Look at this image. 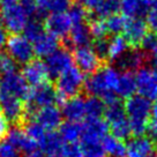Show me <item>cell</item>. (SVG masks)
Returning <instances> with one entry per match:
<instances>
[{
    "instance_id": "1",
    "label": "cell",
    "mask_w": 157,
    "mask_h": 157,
    "mask_svg": "<svg viewBox=\"0 0 157 157\" xmlns=\"http://www.w3.org/2000/svg\"><path fill=\"white\" fill-rule=\"evenodd\" d=\"M119 71L114 66L108 65L96 71L84 82V88L94 97L102 99L104 105H110L118 101L114 89L119 80Z\"/></svg>"
},
{
    "instance_id": "2",
    "label": "cell",
    "mask_w": 157,
    "mask_h": 157,
    "mask_svg": "<svg viewBox=\"0 0 157 157\" xmlns=\"http://www.w3.org/2000/svg\"><path fill=\"white\" fill-rule=\"evenodd\" d=\"M124 109L129 123L131 133L135 136H143L147 132L149 118L151 116V101L141 95H134L126 99Z\"/></svg>"
},
{
    "instance_id": "3",
    "label": "cell",
    "mask_w": 157,
    "mask_h": 157,
    "mask_svg": "<svg viewBox=\"0 0 157 157\" xmlns=\"http://www.w3.org/2000/svg\"><path fill=\"white\" fill-rule=\"evenodd\" d=\"M86 78L84 74L76 67L72 66L57 78V95L58 102H63L68 98L78 96L83 88Z\"/></svg>"
},
{
    "instance_id": "4",
    "label": "cell",
    "mask_w": 157,
    "mask_h": 157,
    "mask_svg": "<svg viewBox=\"0 0 157 157\" xmlns=\"http://www.w3.org/2000/svg\"><path fill=\"white\" fill-rule=\"evenodd\" d=\"M104 114L106 119L105 121L108 123L109 129H111L113 136L119 140H125L132 134L125 109L119 101L106 105Z\"/></svg>"
},
{
    "instance_id": "5",
    "label": "cell",
    "mask_w": 157,
    "mask_h": 157,
    "mask_svg": "<svg viewBox=\"0 0 157 157\" xmlns=\"http://www.w3.org/2000/svg\"><path fill=\"white\" fill-rule=\"evenodd\" d=\"M6 49H7V54L16 64L27 65L33 60L35 56L33 43L25 35L21 34L10 36L6 43Z\"/></svg>"
},
{
    "instance_id": "6",
    "label": "cell",
    "mask_w": 157,
    "mask_h": 157,
    "mask_svg": "<svg viewBox=\"0 0 157 157\" xmlns=\"http://www.w3.org/2000/svg\"><path fill=\"white\" fill-rule=\"evenodd\" d=\"M25 101L28 111L30 113H35L39 109L53 105L54 102L58 101V95L57 90L51 84L45 82L43 84L33 87V89H29Z\"/></svg>"
},
{
    "instance_id": "7",
    "label": "cell",
    "mask_w": 157,
    "mask_h": 157,
    "mask_svg": "<svg viewBox=\"0 0 157 157\" xmlns=\"http://www.w3.org/2000/svg\"><path fill=\"white\" fill-rule=\"evenodd\" d=\"M28 21H29L28 16L25 15L17 2L1 7L0 22L7 31L12 33L13 35L20 34V31H23Z\"/></svg>"
},
{
    "instance_id": "8",
    "label": "cell",
    "mask_w": 157,
    "mask_h": 157,
    "mask_svg": "<svg viewBox=\"0 0 157 157\" xmlns=\"http://www.w3.org/2000/svg\"><path fill=\"white\" fill-rule=\"evenodd\" d=\"M28 93V84L20 73L12 72L0 76V94L10 95L22 101L27 98Z\"/></svg>"
},
{
    "instance_id": "9",
    "label": "cell",
    "mask_w": 157,
    "mask_h": 157,
    "mask_svg": "<svg viewBox=\"0 0 157 157\" xmlns=\"http://www.w3.org/2000/svg\"><path fill=\"white\" fill-rule=\"evenodd\" d=\"M136 91L148 99L157 101V68L142 67L137 69L135 75Z\"/></svg>"
},
{
    "instance_id": "10",
    "label": "cell",
    "mask_w": 157,
    "mask_h": 157,
    "mask_svg": "<svg viewBox=\"0 0 157 157\" xmlns=\"http://www.w3.org/2000/svg\"><path fill=\"white\" fill-rule=\"evenodd\" d=\"M44 64L49 76L58 78L65 71H67L73 66V54H71L67 49H58L52 54H50Z\"/></svg>"
},
{
    "instance_id": "11",
    "label": "cell",
    "mask_w": 157,
    "mask_h": 157,
    "mask_svg": "<svg viewBox=\"0 0 157 157\" xmlns=\"http://www.w3.org/2000/svg\"><path fill=\"white\" fill-rule=\"evenodd\" d=\"M109 125L102 118L88 119L82 124L81 142H103L108 135Z\"/></svg>"
},
{
    "instance_id": "12",
    "label": "cell",
    "mask_w": 157,
    "mask_h": 157,
    "mask_svg": "<svg viewBox=\"0 0 157 157\" xmlns=\"http://www.w3.org/2000/svg\"><path fill=\"white\" fill-rule=\"evenodd\" d=\"M73 59L76 64V67L83 74L95 73L96 71H98V67L101 65V59L98 58L94 49L89 45L75 49Z\"/></svg>"
},
{
    "instance_id": "13",
    "label": "cell",
    "mask_w": 157,
    "mask_h": 157,
    "mask_svg": "<svg viewBox=\"0 0 157 157\" xmlns=\"http://www.w3.org/2000/svg\"><path fill=\"white\" fill-rule=\"evenodd\" d=\"M35 120L44 128L46 132H54L60 127L63 121V113L56 105H49L37 110L34 113Z\"/></svg>"
},
{
    "instance_id": "14",
    "label": "cell",
    "mask_w": 157,
    "mask_h": 157,
    "mask_svg": "<svg viewBox=\"0 0 157 157\" xmlns=\"http://www.w3.org/2000/svg\"><path fill=\"white\" fill-rule=\"evenodd\" d=\"M0 109L7 121L17 123L25 117V106L22 101L10 95L0 94Z\"/></svg>"
},
{
    "instance_id": "15",
    "label": "cell",
    "mask_w": 157,
    "mask_h": 157,
    "mask_svg": "<svg viewBox=\"0 0 157 157\" xmlns=\"http://www.w3.org/2000/svg\"><path fill=\"white\" fill-rule=\"evenodd\" d=\"M45 28L54 37H66L73 28V23L67 13L50 14L45 20Z\"/></svg>"
},
{
    "instance_id": "16",
    "label": "cell",
    "mask_w": 157,
    "mask_h": 157,
    "mask_svg": "<svg viewBox=\"0 0 157 157\" xmlns=\"http://www.w3.org/2000/svg\"><path fill=\"white\" fill-rule=\"evenodd\" d=\"M148 35V25L141 17H132L126 21L124 28V38L133 46L141 45L144 37Z\"/></svg>"
},
{
    "instance_id": "17",
    "label": "cell",
    "mask_w": 157,
    "mask_h": 157,
    "mask_svg": "<svg viewBox=\"0 0 157 157\" xmlns=\"http://www.w3.org/2000/svg\"><path fill=\"white\" fill-rule=\"evenodd\" d=\"M21 75L25 78L27 84H30L33 87L45 83L46 78H49L45 64L40 60H31L30 63L25 65Z\"/></svg>"
},
{
    "instance_id": "18",
    "label": "cell",
    "mask_w": 157,
    "mask_h": 157,
    "mask_svg": "<svg viewBox=\"0 0 157 157\" xmlns=\"http://www.w3.org/2000/svg\"><path fill=\"white\" fill-rule=\"evenodd\" d=\"M155 149L154 142L150 137L134 136L126 144V157H148Z\"/></svg>"
},
{
    "instance_id": "19",
    "label": "cell",
    "mask_w": 157,
    "mask_h": 157,
    "mask_svg": "<svg viewBox=\"0 0 157 157\" xmlns=\"http://www.w3.org/2000/svg\"><path fill=\"white\" fill-rule=\"evenodd\" d=\"M12 144H14L15 147L19 149L20 151L25 152L27 155H30L33 152L38 151V144L35 142L34 140H31L21 128H12L7 133V139Z\"/></svg>"
},
{
    "instance_id": "20",
    "label": "cell",
    "mask_w": 157,
    "mask_h": 157,
    "mask_svg": "<svg viewBox=\"0 0 157 157\" xmlns=\"http://www.w3.org/2000/svg\"><path fill=\"white\" fill-rule=\"evenodd\" d=\"M63 117L68 121H78L86 117V99L81 96L68 98L63 103Z\"/></svg>"
},
{
    "instance_id": "21",
    "label": "cell",
    "mask_w": 157,
    "mask_h": 157,
    "mask_svg": "<svg viewBox=\"0 0 157 157\" xmlns=\"http://www.w3.org/2000/svg\"><path fill=\"white\" fill-rule=\"evenodd\" d=\"M35 56L39 58H48L50 54L59 49V40L49 33H43L38 38L33 42Z\"/></svg>"
},
{
    "instance_id": "22",
    "label": "cell",
    "mask_w": 157,
    "mask_h": 157,
    "mask_svg": "<svg viewBox=\"0 0 157 157\" xmlns=\"http://www.w3.org/2000/svg\"><path fill=\"white\" fill-rule=\"evenodd\" d=\"M135 91H136L135 75L128 71L120 73L119 80H118L116 89H114V94L117 95V97L119 96V97L127 99V98L134 96Z\"/></svg>"
},
{
    "instance_id": "23",
    "label": "cell",
    "mask_w": 157,
    "mask_h": 157,
    "mask_svg": "<svg viewBox=\"0 0 157 157\" xmlns=\"http://www.w3.org/2000/svg\"><path fill=\"white\" fill-rule=\"evenodd\" d=\"M65 146V142L63 141L59 133L56 132H48L43 141L39 143V148L42 149V152L46 156H56L59 155L63 148Z\"/></svg>"
},
{
    "instance_id": "24",
    "label": "cell",
    "mask_w": 157,
    "mask_h": 157,
    "mask_svg": "<svg viewBox=\"0 0 157 157\" xmlns=\"http://www.w3.org/2000/svg\"><path fill=\"white\" fill-rule=\"evenodd\" d=\"M68 35V43L72 46H75L76 49L82 46H88L91 40L90 29L86 23L73 25Z\"/></svg>"
},
{
    "instance_id": "25",
    "label": "cell",
    "mask_w": 157,
    "mask_h": 157,
    "mask_svg": "<svg viewBox=\"0 0 157 157\" xmlns=\"http://www.w3.org/2000/svg\"><path fill=\"white\" fill-rule=\"evenodd\" d=\"M37 6V13L39 14H54L66 13L71 7L69 0H35Z\"/></svg>"
},
{
    "instance_id": "26",
    "label": "cell",
    "mask_w": 157,
    "mask_h": 157,
    "mask_svg": "<svg viewBox=\"0 0 157 157\" xmlns=\"http://www.w3.org/2000/svg\"><path fill=\"white\" fill-rule=\"evenodd\" d=\"M120 10H123L124 16L140 17L147 14L148 0H120Z\"/></svg>"
},
{
    "instance_id": "27",
    "label": "cell",
    "mask_w": 157,
    "mask_h": 157,
    "mask_svg": "<svg viewBox=\"0 0 157 157\" xmlns=\"http://www.w3.org/2000/svg\"><path fill=\"white\" fill-rule=\"evenodd\" d=\"M59 135L65 143H76L82 135V124L78 121H65L59 127Z\"/></svg>"
},
{
    "instance_id": "28",
    "label": "cell",
    "mask_w": 157,
    "mask_h": 157,
    "mask_svg": "<svg viewBox=\"0 0 157 157\" xmlns=\"http://www.w3.org/2000/svg\"><path fill=\"white\" fill-rule=\"evenodd\" d=\"M146 54L139 51V50H133V51H127L124 54L121 59L118 60L119 66L121 68L126 69L131 72L132 69H140L142 68V65L146 63Z\"/></svg>"
},
{
    "instance_id": "29",
    "label": "cell",
    "mask_w": 157,
    "mask_h": 157,
    "mask_svg": "<svg viewBox=\"0 0 157 157\" xmlns=\"http://www.w3.org/2000/svg\"><path fill=\"white\" fill-rule=\"evenodd\" d=\"M102 144L106 157H126V144L123 140H119L113 135H106Z\"/></svg>"
},
{
    "instance_id": "30",
    "label": "cell",
    "mask_w": 157,
    "mask_h": 157,
    "mask_svg": "<svg viewBox=\"0 0 157 157\" xmlns=\"http://www.w3.org/2000/svg\"><path fill=\"white\" fill-rule=\"evenodd\" d=\"M128 43L127 40L124 38V36L116 35L112 38L109 40V51H108V58L111 60L118 61L119 59L124 57V54L128 51Z\"/></svg>"
},
{
    "instance_id": "31",
    "label": "cell",
    "mask_w": 157,
    "mask_h": 157,
    "mask_svg": "<svg viewBox=\"0 0 157 157\" xmlns=\"http://www.w3.org/2000/svg\"><path fill=\"white\" fill-rule=\"evenodd\" d=\"M23 132L31 140H34L35 142L38 144V147H39V143L43 141V139H44L46 133H48L35 119L25 120V124H23Z\"/></svg>"
},
{
    "instance_id": "32",
    "label": "cell",
    "mask_w": 157,
    "mask_h": 157,
    "mask_svg": "<svg viewBox=\"0 0 157 157\" xmlns=\"http://www.w3.org/2000/svg\"><path fill=\"white\" fill-rule=\"evenodd\" d=\"M105 111V105L102 99L90 96L86 99V116L88 119H96L101 118Z\"/></svg>"
},
{
    "instance_id": "33",
    "label": "cell",
    "mask_w": 157,
    "mask_h": 157,
    "mask_svg": "<svg viewBox=\"0 0 157 157\" xmlns=\"http://www.w3.org/2000/svg\"><path fill=\"white\" fill-rule=\"evenodd\" d=\"M126 21H127V19L124 15H119V14H114L106 17V20H105V25H106L108 33L112 34L113 36L119 35L121 31H124V28L126 25Z\"/></svg>"
},
{
    "instance_id": "34",
    "label": "cell",
    "mask_w": 157,
    "mask_h": 157,
    "mask_svg": "<svg viewBox=\"0 0 157 157\" xmlns=\"http://www.w3.org/2000/svg\"><path fill=\"white\" fill-rule=\"evenodd\" d=\"M119 10H120V0H103V2L95 10V13L102 19L117 14Z\"/></svg>"
},
{
    "instance_id": "35",
    "label": "cell",
    "mask_w": 157,
    "mask_h": 157,
    "mask_svg": "<svg viewBox=\"0 0 157 157\" xmlns=\"http://www.w3.org/2000/svg\"><path fill=\"white\" fill-rule=\"evenodd\" d=\"M23 31H25V37L33 43L44 33V27L42 25V22L38 20H29L28 23L25 25Z\"/></svg>"
},
{
    "instance_id": "36",
    "label": "cell",
    "mask_w": 157,
    "mask_h": 157,
    "mask_svg": "<svg viewBox=\"0 0 157 157\" xmlns=\"http://www.w3.org/2000/svg\"><path fill=\"white\" fill-rule=\"evenodd\" d=\"M67 14H68L73 25L84 23V20L87 19V10H84L83 7L78 4L71 6L68 8Z\"/></svg>"
},
{
    "instance_id": "37",
    "label": "cell",
    "mask_w": 157,
    "mask_h": 157,
    "mask_svg": "<svg viewBox=\"0 0 157 157\" xmlns=\"http://www.w3.org/2000/svg\"><path fill=\"white\" fill-rule=\"evenodd\" d=\"M147 25L148 28L157 34V0H148L147 12Z\"/></svg>"
},
{
    "instance_id": "38",
    "label": "cell",
    "mask_w": 157,
    "mask_h": 157,
    "mask_svg": "<svg viewBox=\"0 0 157 157\" xmlns=\"http://www.w3.org/2000/svg\"><path fill=\"white\" fill-rule=\"evenodd\" d=\"M89 29H90L91 37H95L96 39H103L105 37V35L108 34L105 21H103L102 19L94 20L93 22L90 23Z\"/></svg>"
},
{
    "instance_id": "39",
    "label": "cell",
    "mask_w": 157,
    "mask_h": 157,
    "mask_svg": "<svg viewBox=\"0 0 157 157\" xmlns=\"http://www.w3.org/2000/svg\"><path fill=\"white\" fill-rule=\"evenodd\" d=\"M15 63L7 53H0V76L15 72Z\"/></svg>"
},
{
    "instance_id": "40",
    "label": "cell",
    "mask_w": 157,
    "mask_h": 157,
    "mask_svg": "<svg viewBox=\"0 0 157 157\" xmlns=\"http://www.w3.org/2000/svg\"><path fill=\"white\" fill-rule=\"evenodd\" d=\"M20 152L19 149L8 140L0 142V157H20Z\"/></svg>"
},
{
    "instance_id": "41",
    "label": "cell",
    "mask_w": 157,
    "mask_h": 157,
    "mask_svg": "<svg viewBox=\"0 0 157 157\" xmlns=\"http://www.w3.org/2000/svg\"><path fill=\"white\" fill-rule=\"evenodd\" d=\"M61 157H83L81 146L78 143H66L60 152Z\"/></svg>"
},
{
    "instance_id": "42",
    "label": "cell",
    "mask_w": 157,
    "mask_h": 157,
    "mask_svg": "<svg viewBox=\"0 0 157 157\" xmlns=\"http://www.w3.org/2000/svg\"><path fill=\"white\" fill-rule=\"evenodd\" d=\"M95 53L97 54L99 59L108 58V51H109V40L105 38L103 39H96L95 44L93 46Z\"/></svg>"
},
{
    "instance_id": "43",
    "label": "cell",
    "mask_w": 157,
    "mask_h": 157,
    "mask_svg": "<svg viewBox=\"0 0 157 157\" xmlns=\"http://www.w3.org/2000/svg\"><path fill=\"white\" fill-rule=\"evenodd\" d=\"M19 4L25 13V15L28 16V19L37 14V6H36L35 0H20Z\"/></svg>"
},
{
    "instance_id": "44",
    "label": "cell",
    "mask_w": 157,
    "mask_h": 157,
    "mask_svg": "<svg viewBox=\"0 0 157 157\" xmlns=\"http://www.w3.org/2000/svg\"><path fill=\"white\" fill-rule=\"evenodd\" d=\"M157 45V36L155 34H148L144 39L142 40V43H141V46H142L143 49L146 50V51H151L155 46Z\"/></svg>"
},
{
    "instance_id": "45",
    "label": "cell",
    "mask_w": 157,
    "mask_h": 157,
    "mask_svg": "<svg viewBox=\"0 0 157 157\" xmlns=\"http://www.w3.org/2000/svg\"><path fill=\"white\" fill-rule=\"evenodd\" d=\"M103 0H78V5H81L84 10H96Z\"/></svg>"
},
{
    "instance_id": "46",
    "label": "cell",
    "mask_w": 157,
    "mask_h": 157,
    "mask_svg": "<svg viewBox=\"0 0 157 157\" xmlns=\"http://www.w3.org/2000/svg\"><path fill=\"white\" fill-rule=\"evenodd\" d=\"M7 133H8V123L6 118L2 116V113H0V139L5 136Z\"/></svg>"
},
{
    "instance_id": "47",
    "label": "cell",
    "mask_w": 157,
    "mask_h": 157,
    "mask_svg": "<svg viewBox=\"0 0 157 157\" xmlns=\"http://www.w3.org/2000/svg\"><path fill=\"white\" fill-rule=\"evenodd\" d=\"M7 39H8L7 30L5 29V27L1 25V22H0V50L6 46Z\"/></svg>"
},
{
    "instance_id": "48",
    "label": "cell",
    "mask_w": 157,
    "mask_h": 157,
    "mask_svg": "<svg viewBox=\"0 0 157 157\" xmlns=\"http://www.w3.org/2000/svg\"><path fill=\"white\" fill-rule=\"evenodd\" d=\"M147 132H149V134H150L151 136L157 137V121H155V120L149 121V124H148Z\"/></svg>"
},
{
    "instance_id": "49",
    "label": "cell",
    "mask_w": 157,
    "mask_h": 157,
    "mask_svg": "<svg viewBox=\"0 0 157 157\" xmlns=\"http://www.w3.org/2000/svg\"><path fill=\"white\" fill-rule=\"evenodd\" d=\"M150 60L155 66V68H157V45L150 51Z\"/></svg>"
},
{
    "instance_id": "50",
    "label": "cell",
    "mask_w": 157,
    "mask_h": 157,
    "mask_svg": "<svg viewBox=\"0 0 157 157\" xmlns=\"http://www.w3.org/2000/svg\"><path fill=\"white\" fill-rule=\"evenodd\" d=\"M151 116H152V120H155L157 121V101L156 103L152 105V109H151Z\"/></svg>"
},
{
    "instance_id": "51",
    "label": "cell",
    "mask_w": 157,
    "mask_h": 157,
    "mask_svg": "<svg viewBox=\"0 0 157 157\" xmlns=\"http://www.w3.org/2000/svg\"><path fill=\"white\" fill-rule=\"evenodd\" d=\"M16 0H0V4L2 6H7V5H12V4H15Z\"/></svg>"
},
{
    "instance_id": "52",
    "label": "cell",
    "mask_w": 157,
    "mask_h": 157,
    "mask_svg": "<svg viewBox=\"0 0 157 157\" xmlns=\"http://www.w3.org/2000/svg\"><path fill=\"white\" fill-rule=\"evenodd\" d=\"M27 157H44V156H43V154H42V152L36 151V152L30 154V155H27Z\"/></svg>"
},
{
    "instance_id": "53",
    "label": "cell",
    "mask_w": 157,
    "mask_h": 157,
    "mask_svg": "<svg viewBox=\"0 0 157 157\" xmlns=\"http://www.w3.org/2000/svg\"><path fill=\"white\" fill-rule=\"evenodd\" d=\"M148 157H157V152H152L150 156H148Z\"/></svg>"
},
{
    "instance_id": "54",
    "label": "cell",
    "mask_w": 157,
    "mask_h": 157,
    "mask_svg": "<svg viewBox=\"0 0 157 157\" xmlns=\"http://www.w3.org/2000/svg\"><path fill=\"white\" fill-rule=\"evenodd\" d=\"M156 148H157V137H156Z\"/></svg>"
}]
</instances>
